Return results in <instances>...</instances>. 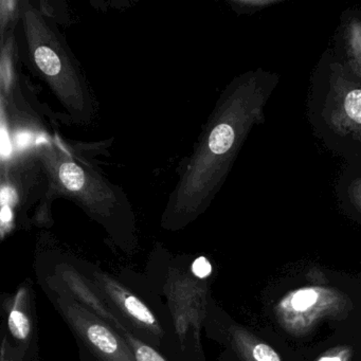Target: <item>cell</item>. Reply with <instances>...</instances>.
<instances>
[{
    "instance_id": "6da1fadb",
    "label": "cell",
    "mask_w": 361,
    "mask_h": 361,
    "mask_svg": "<svg viewBox=\"0 0 361 361\" xmlns=\"http://www.w3.org/2000/svg\"><path fill=\"white\" fill-rule=\"evenodd\" d=\"M18 5V41L25 62L75 124L90 126L97 115L96 99L68 43L56 23L35 5Z\"/></svg>"
},
{
    "instance_id": "7a4b0ae2",
    "label": "cell",
    "mask_w": 361,
    "mask_h": 361,
    "mask_svg": "<svg viewBox=\"0 0 361 361\" xmlns=\"http://www.w3.org/2000/svg\"><path fill=\"white\" fill-rule=\"evenodd\" d=\"M35 152L47 178L45 195L49 202L66 198L101 224L118 243L126 236L130 240L135 217L121 189L54 143H39Z\"/></svg>"
},
{
    "instance_id": "3957f363",
    "label": "cell",
    "mask_w": 361,
    "mask_h": 361,
    "mask_svg": "<svg viewBox=\"0 0 361 361\" xmlns=\"http://www.w3.org/2000/svg\"><path fill=\"white\" fill-rule=\"evenodd\" d=\"M86 276L98 287L105 299L128 323L132 334L170 359L168 344L172 336L155 310L136 293L111 274L88 263L78 262Z\"/></svg>"
},
{
    "instance_id": "277c9868",
    "label": "cell",
    "mask_w": 361,
    "mask_h": 361,
    "mask_svg": "<svg viewBox=\"0 0 361 361\" xmlns=\"http://www.w3.org/2000/svg\"><path fill=\"white\" fill-rule=\"evenodd\" d=\"M63 320L99 361H137L123 336L66 293L44 288Z\"/></svg>"
},
{
    "instance_id": "5b68a950",
    "label": "cell",
    "mask_w": 361,
    "mask_h": 361,
    "mask_svg": "<svg viewBox=\"0 0 361 361\" xmlns=\"http://www.w3.org/2000/svg\"><path fill=\"white\" fill-rule=\"evenodd\" d=\"M42 287L66 293L86 310L109 323L122 336L132 333L128 323L105 299L98 287L86 276L77 261L60 259L51 263L47 274L41 276Z\"/></svg>"
},
{
    "instance_id": "8992f818",
    "label": "cell",
    "mask_w": 361,
    "mask_h": 361,
    "mask_svg": "<svg viewBox=\"0 0 361 361\" xmlns=\"http://www.w3.org/2000/svg\"><path fill=\"white\" fill-rule=\"evenodd\" d=\"M7 310L8 331L13 343L35 352L37 327H35L33 298L27 285L20 287L16 295L4 302Z\"/></svg>"
},
{
    "instance_id": "52a82bcc",
    "label": "cell",
    "mask_w": 361,
    "mask_h": 361,
    "mask_svg": "<svg viewBox=\"0 0 361 361\" xmlns=\"http://www.w3.org/2000/svg\"><path fill=\"white\" fill-rule=\"evenodd\" d=\"M123 337L132 348L137 361H172L153 346L137 338L134 334L128 333Z\"/></svg>"
},
{
    "instance_id": "ba28073f",
    "label": "cell",
    "mask_w": 361,
    "mask_h": 361,
    "mask_svg": "<svg viewBox=\"0 0 361 361\" xmlns=\"http://www.w3.org/2000/svg\"><path fill=\"white\" fill-rule=\"evenodd\" d=\"M3 345H1V361H29L32 353L18 344H13L9 336L3 329Z\"/></svg>"
},
{
    "instance_id": "9c48e42d",
    "label": "cell",
    "mask_w": 361,
    "mask_h": 361,
    "mask_svg": "<svg viewBox=\"0 0 361 361\" xmlns=\"http://www.w3.org/2000/svg\"><path fill=\"white\" fill-rule=\"evenodd\" d=\"M344 109L350 119L361 124V90H352L346 94Z\"/></svg>"
},
{
    "instance_id": "30bf717a",
    "label": "cell",
    "mask_w": 361,
    "mask_h": 361,
    "mask_svg": "<svg viewBox=\"0 0 361 361\" xmlns=\"http://www.w3.org/2000/svg\"><path fill=\"white\" fill-rule=\"evenodd\" d=\"M318 299V295L312 289H304L295 293L293 298V306L297 310H305L310 306L314 305V302Z\"/></svg>"
},
{
    "instance_id": "8fae6325",
    "label": "cell",
    "mask_w": 361,
    "mask_h": 361,
    "mask_svg": "<svg viewBox=\"0 0 361 361\" xmlns=\"http://www.w3.org/2000/svg\"><path fill=\"white\" fill-rule=\"evenodd\" d=\"M253 357L257 361H281L276 350L266 344H257L253 350Z\"/></svg>"
},
{
    "instance_id": "7c38bea8",
    "label": "cell",
    "mask_w": 361,
    "mask_h": 361,
    "mask_svg": "<svg viewBox=\"0 0 361 361\" xmlns=\"http://www.w3.org/2000/svg\"><path fill=\"white\" fill-rule=\"evenodd\" d=\"M78 346H79L80 359H81V361H99L83 345L78 343Z\"/></svg>"
},
{
    "instance_id": "4fadbf2b",
    "label": "cell",
    "mask_w": 361,
    "mask_h": 361,
    "mask_svg": "<svg viewBox=\"0 0 361 361\" xmlns=\"http://www.w3.org/2000/svg\"><path fill=\"white\" fill-rule=\"evenodd\" d=\"M319 361H341L338 357H325V358H321Z\"/></svg>"
}]
</instances>
